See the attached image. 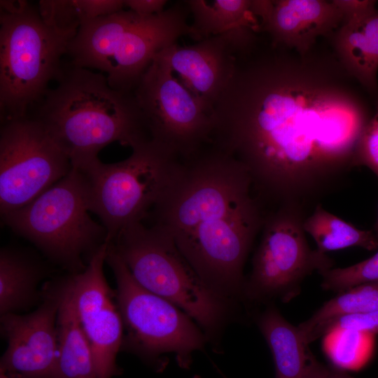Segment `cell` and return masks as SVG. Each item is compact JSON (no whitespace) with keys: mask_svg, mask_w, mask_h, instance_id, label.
Wrapping results in <instances>:
<instances>
[{"mask_svg":"<svg viewBox=\"0 0 378 378\" xmlns=\"http://www.w3.org/2000/svg\"><path fill=\"white\" fill-rule=\"evenodd\" d=\"M304 55L256 44L237 56L211 109V144L238 160L271 209L306 210L354 167L371 115L335 53Z\"/></svg>","mask_w":378,"mask_h":378,"instance_id":"1","label":"cell"},{"mask_svg":"<svg viewBox=\"0 0 378 378\" xmlns=\"http://www.w3.org/2000/svg\"><path fill=\"white\" fill-rule=\"evenodd\" d=\"M267 213L246 168L209 144L181 160L147 217L209 286L243 306L244 264Z\"/></svg>","mask_w":378,"mask_h":378,"instance_id":"2","label":"cell"},{"mask_svg":"<svg viewBox=\"0 0 378 378\" xmlns=\"http://www.w3.org/2000/svg\"><path fill=\"white\" fill-rule=\"evenodd\" d=\"M55 80L30 117L45 127L72 167L99 159L113 142L132 149L150 140L134 92L117 90L104 74L71 63Z\"/></svg>","mask_w":378,"mask_h":378,"instance_id":"3","label":"cell"},{"mask_svg":"<svg viewBox=\"0 0 378 378\" xmlns=\"http://www.w3.org/2000/svg\"><path fill=\"white\" fill-rule=\"evenodd\" d=\"M188 11L181 1L153 15L123 9L83 21L66 55L72 65L99 70L111 88L132 92L158 52L183 36L191 37Z\"/></svg>","mask_w":378,"mask_h":378,"instance_id":"4","label":"cell"},{"mask_svg":"<svg viewBox=\"0 0 378 378\" xmlns=\"http://www.w3.org/2000/svg\"><path fill=\"white\" fill-rule=\"evenodd\" d=\"M110 243L142 287L183 310L215 351H220L224 332L239 318L241 306L209 286L173 240L154 227L134 223Z\"/></svg>","mask_w":378,"mask_h":378,"instance_id":"5","label":"cell"},{"mask_svg":"<svg viewBox=\"0 0 378 378\" xmlns=\"http://www.w3.org/2000/svg\"><path fill=\"white\" fill-rule=\"evenodd\" d=\"M1 122L28 116L61 72L71 38L48 27L37 6L0 1Z\"/></svg>","mask_w":378,"mask_h":378,"instance_id":"6","label":"cell"},{"mask_svg":"<svg viewBox=\"0 0 378 378\" xmlns=\"http://www.w3.org/2000/svg\"><path fill=\"white\" fill-rule=\"evenodd\" d=\"M83 173H69L27 205L1 215L4 223L35 244L71 274L83 271L93 253L107 242V231L89 214Z\"/></svg>","mask_w":378,"mask_h":378,"instance_id":"7","label":"cell"},{"mask_svg":"<svg viewBox=\"0 0 378 378\" xmlns=\"http://www.w3.org/2000/svg\"><path fill=\"white\" fill-rule=\"evenodd\" d=\"M106 262L115 278L116 300L125 331L121 349L158 372L165 369L169 354L181 368L189 369L192 354L208 343L199 326L177 306L142 287L111 243Z\"/></svg>","mask_w":378,"mask_h":378,"instance_id":"8","label":"cell"},{"mask_svg":"<svg viewBox=\"0 0 378 378\" xmlns=\"http://www.w3.org/2000/svg\"><path fill=\"white\" fill-rule=\"evenodd\" d=\"M181 160L148 140L125 160L81 167L88 186L90 211L99 218L113 241L125 228L142 222L167 188Z\"/></svg>","mask_w":378,"mask_h":378,"instance_id":"9","label":"cell"},{"mask_svg":"<svg viewBox=\"0 0 378 378\" xmlns=\"http://www.w3.org/2000/svg\"><path fill=\"white\" fill-rule=\"evenodd\" d=\"M305 211L286 205L267 211L243 289L242 304L248 314L252 307L276 300L290 302L300 294L307 276L332 267L330 258L309 246L303 228Z\"/></svg>","mask_w":378,"mask_h":378,"instance_id":"10","label":"cell"},{"mask_svg":"<svg viewBox=\"0 0 378 378\" xmlns=\"http://www.w3.org/2000/svg\"><path fill=\"white\" fill-rule=\"evenodd\" d=\"M134 94L150 140L184 160L211 143L213 122L201 101L158 53Z\"/></svg>","mask_w":378,"mask_h":378,"instance_id":"11","label":"cell"},{"mask_svg":"<svg viewBox=\"0 0 378 378\" xmlns=\"http://www.w3.org/2000/svg\"><path fill=\"white\" fill-rule=\"evenodd\" d=\"M70 160L45 127L27 116L0 131L1 216L18 209L66 176Z\"/></svg>","mask_w":378,"mask_h":378,"instance_id":"12","label":"cell"},{"mask_svg":"<svg viewBox=\"0 0 378 378\" xmlns=\"http://www.w3.org/2000/svg\"><path fill=\"white\" fill-rule=\"evenodd\" d=\"M63 288V279L48 282L34 312L1 315V330L8 345L0 373L10 378H55L57 318Z\"/></svg>","mask_w":378,"mask_h":378,"instance_id":"13","label":"cell"},{"mask_svg":"<svg viewBox=\"0 0 378 378\" xmlns=\"http://www.w3.org/2000/svg\"><path fill=\"white\" fill-rule=\"evenodd\" d=\"M108 243L90 257L85 268L71 274L77 314L90 342L99 378L120 375L116 357L122 348L124 327L115 290L108 286L104 272Z\"/></svg>","mask_w":378,"mask_h":378,"instance_id":"14","label":"cell"},{"mask_svg":"<svg viewBox=\"0 0 378 378\" xmlns=\"http://www.w3.org/2000/svg\"><path fill=\"white\" fill-rule=\"evenodd\" d=\"M251 9L272 44L301 55L313 48L318 36L332 35L344 22L333 1L251 0Z\"/></svg>","mask_w":378,"mask_h":378,"instance_id":"15","label":"cell"},{"mask_svg":"<svg viewBox=\"0 0 378 378\" xmlns=\"http://www.w3.org/2000/svg\"><path fill=\"white\" fill-rule=\"evenodd\" d=\"M158 53L211 115L236 66L237 50L229 36H213L186 46L176 43Z\"/></svg>","mask_w":378,"mask_h":378,"instance_id":"16","label":"cell"},{"mask_svg":"<svg viewBox=\"0 0 378 378\" xmlns=\"http://www.w3.org/2000/svg\"><path fill=\"white\" fill-rule=\"evenodd\" d=\"M332 44L349 74L378 99V10L344 22L332 34Z\"/></svg>","mask_w":378,"mask_h":378,"instance_id":"17","label":"cell"},{"mask_svg":"<svg viewBox=\"0 0 378 378\" xmlns=\"http://www.w3.org/2000/svg\"><path fill=\"white\" fill-rule=\"evenodd\" d=\"M252 316L271 350L275 378H309L318 360L298 327L289 323L273 303Z\"/></svg>","mask_w":378,"mask_h":378,"instance_id":"18","label":"cell"},{"mask_svg":"<svg viewBox=\"0 0 378 378\" xmlns=\"http://www.w3.org/2000/svg\"><path fill=\"white\" fill-rule=\"evenodd\" d=\"M251 1H184L193 18L191 37L199 41L213 36L228 34L241 43H254L260 24L251 11Z\"/></svg>","mask_w":378,"mask_h":378,"instance_id":"19","label":"cell"},{"mask_svg":"<svg viewBox=\"0 0 378 378\" xmlns=\"http://www.w3.org/2000/svg\"><path fill=\"white\" fill-rule=\"evenodd\" d=\"M57 330L55 378H99L90 342L78 319L69 276L64 278Z\"/></svg>","mask_w":378,"mask_h":378,"instance_id":"20","label":"cell"},{"mask_svg":"<svg viewBox=\"0 0 378 378\" xmlns=\"http://www.w3.org/2000/svg\"><path fill=\"white\" fill-rule=\"evenodd\" d=\"M41 262L23 251H0V314H18L41 300L38 285L46 275Z\"/></svg>","mask_w":378,"mask_h":378,"instance_id":"21","label":"cell"},{"mask_svg":"<svg viewBox=\"0 0 378 378\" xmlns=\"http://www.w3.org/2000/svg\"><path fill=\"white\" fill-rule=\"evenodd\" d=\"M376 310H378V281L338 293L298 327L305 342L309 344L323 337L328 326L337 319Z\"/></svg>","mask_w":378,"mask_h":378,"instance_id":"22","label":"cell"},{"mask_svg":"<svg viewBox=\"0 0 378 378\" xmlns=\"http://www.w3.org/2000/svg\"><path fill=\"white\" fill-rule=\"evenodd\" d=\"M305 232L314 239L317 250L323 253L359 246L369 251L378 248V238L373 230L358 229L352 224L327 211L321 204L303 223Z\"/></svg>","mask_w":378,"mask_h":378,"instance_id":"23","label":"cell"},{"mask_svg":"<svg viewBox=\"0 0 378 378\" xmlns=\"http://www.w3.org/2000/svg\"><path fill=\"white\" fill-rule=\"evenodd\" d=\"M321 286L340 293L351 288L378 281V251L370 258L349 267L330 268L319 273Z\"/></svg>","mask_w":378,"mask_h":378,"instance_id":"24","label":"cell"},{"mask_svg":"<svg viewBox=\"0 0 378 378\" xmlns=\"http://www.w3.org/2000/svg\"><path fill=\"white\" fill-rule=\"evenodd\" d=\"M37 8L48 27L71 39L75 36L81 20L74 0H41Z\"/></svg>","mask_w":378,"mask_h":378,"instance_id":"25","label":"cell"},{"mask_svg":"<svg viewBox=\"0 0 378 378\" xmlns=\"http://www.w3.org/2000/svg\"><path fill=\"white\" fill-rule=\"evenodd\" d=\"M333 334L335 336L328 349L333 365L344 370L358 367L363 359L361 346L363 334L350 330Z\"/></svg>","mask_w":378,"mask_h":378,"instance_id":"26","label":"cell"},{"mask_svg":"<svg viewBox=\"0 0 378 378\" xmlns=\"http://www.w3.org/2000/svg\"><path fill=\"white\" fill-rule=\"evenodd\" d=\"M377 104L356 147L354 166H365L378 177V99Z\"/></svg>","mask_w":378,"mask_h":378,"instance_id":"27","label":"cell"},{"mask_svg":"<svg viewBox=\"0 0 378 378\" xmlns=\"http://www.w3.org/2000/svg\"><path fill=\"white\" fill-rule=\"evenodd\" d=\"M345 330L378 333V310L341 317L328 326L324 336Z\"/></svg>","mask_w":378,"mask_h":378,"instance_id":"28","label":"cell"},{"mask_svg":"<svg viewBox=\"0 0 378 378\" xmlns=\"http://www.w3.org/2000/svg\"><path fill=\"white\" fill-rule=\"evenodd\" d=\"M74 1L81 22L113 14L123 10L125 7L122 0H74Z\"/></svg>","mask_w":378,"mask_h":378,"instance_id":"29","label":"cell"},{"mask_svg":"<svg viewBox=\"0 0 378 378\" xmlns=\"http://www.w3.org/2000/svg\"><path fill=\"white\" fill-rule=\"evenodd\" d=\"M344 17V22L363 18L376 10L375 1L333 0Z\"/></svg>","mask_w":378,"mask_h":378,"instance_id":"30","label":"cell"},{"mask_svg":"<svg viewBox=\"0 0 378 378\" xmlns=\"http://www.w3.org/2000/svg\"><path fill=\"white\" fill-rule=\"evenodd\" d=\"M165 0H124L125 6L140 15L150 16L162 12Z\"/></svg>","mask_w":378,"mask_h":378,"instance_id":"31","label":"cell"},{"mask_svg":"<svg viewBox=\"0 0 378 378\" xmlns=\"http://www.w3.org/2000/svg\"><path fill=\"white\" fill-rule=\"evenodd\" d=\"M309 378H354L345 370L335 365H327L318 361Z\"/></svg>","mask_w":378,"mask_h":378,"instance_id":"32","label":"cell"},{"mask_svg":"<svg viewBox=\"0 0 378 378\" xmlns=\"http://www.w3.org/2000/svg\"><path fill=\"white\" fill-rule=\"evenodd\" d=\"M373 231L374 234H376L377 237L378 238V216H377V222L375 223V226Z\"/></svg>","mask_w":378,"mask_h":378,"instance_id":"33","label":"cell"},{"mask_svg":"<svg viewBox=\"0 0 378 378\" xmlns=\"http://www.w3.org/2000/svg\"><path fill=\"white\" fill-rule=\"evenodd\" d=\"M0 378H10L5 374L0 373Z\"/></svg>","mask_w":378,"mask_h":378,"instance_id":"34","label":"cell"},{"mask_svg":"<svg viewBox=\"0 0 378 378\" xmlns=\"http://www.w3.org/2000/svg\"><path fill=\"white\" fill-rule=\"evenodd\" d=\"M220 373L222 374V377H223V378H227V377L226 376H225L221 372H220Z\"/></svg>","mask_w":378,"mask_h":378,"instance_id":"35","label":"cell"}]
</instances>
